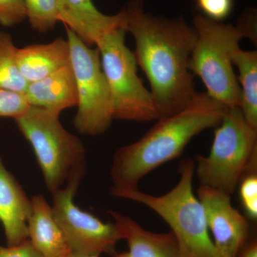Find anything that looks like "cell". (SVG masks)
Listing matches in <instances>:
<instances>
[{
	"instance_id": "21",
	"label": "cell",
	"mask_w": 257,
	"mask_h": 257,
	"mask_svg": "<svg viewBox=\"0 0 257 257\" xmlns=\"http://www.w3.org/2000/svg\"><path fill=\"white\" fill-rule=\"evenodd\" d=\"M24 94L0 88V117L16 119L28 109Z\"/></svg>"
},
{
	"instance_id": "2",
	"label": "cell",
	"mask_w": 257,
	"mask_h": 257,
	"mask_svg": "<svg viewBox=\"0 0 257 257\" xmlns=\"http://www.w3.org/2000/svg\"><path fill=\"white\" fill-rule=\"evenodd\" d=\"M227 109L207 93H197L187 107L158 119L138 141L115 153L110 192L138 189L145 176L178 157L194 137L220 124Z\"/></svg>"
},
{
	"instance_id": "1",
	"label": "cell",
	"mask_w": 257,
	"mask_h": 257,
	"mask_svg": "<svg viewBox=\"0 0 257 257\" xmlns=\"http://www.w3.org/2000/svg\"><path fill=\"white\" fill-rule=\"evenodd\" d=\"M124 10L126 30L135 39L137 62L150 82L160 119L179 112L197 94L189 69L195 29L182 17L168 19L145 12L143 0H130Z\"/></svg>"
},
{
	"instance_id": "23",
	"label": "cell",
	"mask_w": 257,
	"mask_h": 257,
	"mask_svg": "<svg viewBox=\"0 0 257 257\" xmlns=\"http://www.w3.org/2000/svg\"><path fill=\"white\" fill-rule=\"evenodd\" d=\"M26 18L23 0H0V25L13 27Z\"/></svg>"
},
{
	"instance_id": "6",
	"label": "cell",
	"mask_w": 257,
	"mask_h": 257,
	"mask_svg": "<svg viewBox=\"0 0 257 257\" xmlns=\"http://www.w3.org/2000/svg\"><path fill=\"white\" fill-rule=\"evenodd\" d=\"M126 26L114 29L96 45L109 88L113 119L150 121L160 119L151 92L138 75L135 53L125 45Z\"/></svg>"
},
{
	"instance_id": "8",
	"label": "cell",
	"mask_w": 257,
	"mask_h": 257,
	"mask_svg": "<svg viewBox=\"0 0 257 257\" xmlns=\"http://www.w3.org/2000/svg\"><path fill=\"white\" fill-rule=\"evenodd\" d=\"M66 30L78 96L74 126L83 135H99L108 130L114 119L100 54L97 48L92 49L84 43L72 30L67 28Z\"/></svg>"
},
{
	"instance_id": "24",
	"label": "cell",
	"mask_w": 257,
	"mask_h": 257,
	"mask_svg": "<svg viewBox=\"0 0 257 257\" xmlns=\"http://www.w3.org/2000/svg\"><path fill=\"white\" fill-rule=\"evenodd\" d=\"M0 257H43L28 240L16 246H0Z\"/></svg>"
},
{
	"instance_id": "22",
	"label": "cell",
	"mask_w": 257,
	"mask_h": 257,
	"mask_svg": "<svg viewBox=\"0 0 257 257\" xmlns=\"http://www.w3.org/2000/svg\"><path fill=\"white\" fill-rule=\"evenodd\" d=\"M196 8L206 18L221 22L229 18L234 8V0H193Z\"/></svg>"
},
{
	"instance_id": "15",
	"label": "cell",
	"mask_w": 257,
	"mask_h": 257,
	"mask_svg": "<svg viewBox=\"0 0 257 257\" xmlns=\"http://www.w3.org/2000/svg\"><path fill=\"white\" fill-rule=\"evenodd\" d=\"M28 221L29 241L43 257H61L70 251L54 215L52 207L41 194L32 198Z\"/></svg>"
},
{
	"instance_id": "10",
	"label": "cell",
	"mask_w": 257,
	"mask_h": 257,
	"mask_svg": "<svg viewBox=\"0 0 257 257\" xmlns=\"http://www.w3.org/2000/svg\"><path fill=\"white\" fill-rule=\"evenodd\" d=\"M230 197L206 186L198 189L211 239L221 257L237 256L249 235L247 219L233 207Z\"/></svg>"
},
{
	"instance_id": "14",
	"label": "cell",
	"mask_w": 257,
	"mask_h": 257,
	"mask_svg": "<svg viewBox=\"0 0 257 257\" xmlns=\"http://www.w3.org/2000/svg\"><path fill=\"white\" fill-rule=\"evenodd\" d=\"M30 106L60 114L77 106V86L72 66L56 71L45 78L28 83L24 93Z\"/></svg>"
},
{
	"instance_id": "26",
	"label": "cell",
	"mask_w": 257,
	"mask_h": 257,
	"mask_svg": "<svg viewBox=\"0 0 257 257\" xmlns=\"http://www.w3.org/2000/svg\"><path fill=\"white\" fill-rule=\"evenodd\" d=\"M99 255H86L81 254V253H77L73 252V251H70L66 254L61 257H99Z\"/></svg>"
},
{
	"instance_id": "4",
	"label": "cell",
	"mask_w": 257,
	"mask_h": 257,
	"mask_svg": "<svg viewBox=\"0 0 257 257\" xmlns=\"http://www.w3.org/2000/svg\"><path fill=\"white\" fill-rule=\"evenodd\" d=\"M193 27L197 40L189 58V70L200 77L211 99L227 108L239 107L241 92L232 57L248 34L237 24L214 21L201 14L194 17Z\"/></svg>"
},
{
	"instance_id": "25",
	"label": "cell",
	"mask_w": 257,
	"mask_h": 257,
	"mask_svg": "<svg viewBox=\"0 0 257 257\" xmlns=\"http://www.w3.org/2000/svg\"><path fill=\"white\" fill-rule=\"evenodd\" d=\"M236 257H257L256 240L248 239Z\"/></svg>"
},
{
	"instance_id": "7",
	"label": "cell",
	"mask_w": 257,
	"mask_h": 257,
	"mask_svg": "<svg viewBox=\"0 0 257 257\" xmlns=\"http://www.w3.org/2000/svg\"><path fill=\"white\" fill-rule=\"evenodd\" d=\"M15 119L33 148L51 192L60 189L74 170L85 166L83 144L62 126L60 114L30 106Z\"/></svg>"
},
{
	"instance_id": "11",
	"label": "cell",
	"mask_w": 257,
	"mask_h": 257,
	"mask_svg": "<svg viewBox=\"0 0 257 257\" xmlns=\"http://www.w3.org/2000/svg\"><path fill=\"white\" fill-rule=\"evenodd\" d=\"M59 21L90 47L114 29L126 26L124 8L118 14L101 13L92 0H57Z\"/></svg>"
},
{
	"instance_id": "20",
	"label": "cell",
	"mask_w": 257,
	"mask_h": 257,
	"mask_svg": "<svg viewBox=\"0 0 257 257\" xmlns=\"http://www.w3.org/2000/svg\"><path fill=\"white\" fill-rule=\"evenodd\" d=\"M256 168L250 169L239 182V197L243 210L253 221L257 219Z\"/></svg>"
},
{
	"instance_id": "18",
	"label": "cell",
	"mask_w": 257,
	"mask_h": 257,
	"mask_svg": "<svg viewBox=\"0 0 257 257\" xmlns=\"http://www.w3.org/2000/svg\"><path fill=\"white\" fill-rule=\"evenodd\" d=\"M17 52L11 35L0 31V88L24 94L28 82L19 70Z\"/></svg>"
},
{
	"instance_id": "5",
	"label": "cell",
	"mask_w": 257,
	"mask_h": 257,
	"mask_svg": "<svg viewBox=\"0 0 257 257\" xmlns=\"http://www.w3.org/2000/svg\"><path fill=\"white\" fill-rule=\"evenodd\" d=\"M257 167V130L239 106L228 108L218 125L207 157L197 156L195 171L201 185L231 196L243 175Z\"/></svg>"
},
{
	"instance_id": "16",
	"label": "cell",
	"mask_w": 257,
	"mask_h": 257,
	"mask_svg": "<svg viewBox=\"0 0 257 257\" xmlns=\"http://www.w3.org/2000/svg\"><path fill=\"white\" fill-rule=\"evenodd\" d=\"M17 63L27 82L40 80L62 67L70 65L68 42L59 37L49 44H37L18 49Z\"/></svg>"
},
{
	"instance_id": "9",
	"label": "cell",
	"mask_w": 257,
	"mask_h": 257,
	"mask_svg": "<svg viewBox=\"0 0 257 257\" xmlns=\"http://www.w3.org/2000/svg\"><path fill=\"white\" fill-rule=\"evenodd\" d=\"M85 166L74 170L64 189L52 192L54 215L71 251L86 255L107 253L115 257L116 243L122 239L114 223H104L79 209L74 197L84 177Z\"/></svg>"
},
{
	"instance_id": "12",
	"label": "cell",
	"mask_w": 257,
	"mask_h": 257,
	"mask_svg": "<svg viewBox=\"0 0 257 257\" xmlns=\"http://www.w3.org/2000/svg\"><path fill=\"white\" fill-rule=\"evenodd\" d=\"M109 214L128 248L115 257H189L172 231L152 232L117 211H109Z\"/></svg>"
},
{
	"instance_id": "17",
	"label": "cell",
	"mask_w": 257,
	"mask_h": 257,
	"mask_svg": "<svg viewBox=\"0 0 257 257\" xmlns=\"http://www.w3.org/2000/svg\"><path fill=\"white\" fill-rule=\"evenodd\" d=\"M232 62L239 70L240 109L248 124L257 130V52L239 47L234 52Z\"/></svg>"
},
{
	"instance_id": "19",
	"label": "cell",
	"mask_w": 257,
	"mask_h": 257,
	"mask_svg": "<svg viewBox=\"0 0 257 257\" xmlns=\"http://www.w3.org/2000/svg\"><path fill=\"white\" fill-rule=\"evenodd\" d=\"M31 28L40 33L54 30L59 22L57 0H23Z\"/></svg>"
},
{
	"instance_id": "13",
	"label": "cell",
	"mask_w": 257,
	"mask_h": 257,
	"mask_svg": "<svg viewBox=\"0 0 257 257\" xmlns=\"http://www.w3.org/2000/svg\"><path fill=\"white\" fill-rule=\"evenodd\" d=\"M31 211V200L6 170L0 157V221L8 246H16L29 239L28 221Z\"/></svg>"
},
{
	"instance_id": "3",
	"label": "cell",
	"mask_w": 257,
	"mask_h": 257,
	"mask_svg": "<svg viewBox=\"0 0 257 257\" xmlns=\"http://www.w3.org/2000/svg\"><path fill=\"white\" fill-rule=\"evenodd\" d=\"M179 172L178 183L163 195H151L138 189L110 193L140 203L156 212L170 226L189 257H221L211 239L204 207L193 192L195 162L182 161Z\"/></svg>"
}]
</instances>
